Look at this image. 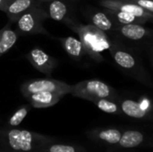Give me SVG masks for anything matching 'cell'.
<instances>
[{"mask_svg":"<svg viewBox=\"0 0 153 152\" xmlns=\"http://www.w3.org/2000/svg\"><path fill=\"white\" fill-rule=\"evenodd\" d=\"M59 40L61 41L65 52L74 59H79L83 55L86 54L84 47L80 39L74 37L69 36L66 38L59 39Z\"/></svg>","mask_w":153,"mask_h":152,"instance_id":"obj_16","label":"cell"},{"mask_svg":"<svg viewBox=\"0 0 153 152\" xmlns=\"http://www.w3.org/2000/svg\"><path fill=\"white\" fill-rule=\"evenodd\" d=\"M71 85L56 80V79H35L30 80L21 86V91L23 96L39 92V91H49L61 94L63 96L69 94Z\"/></svg>","mask_w":153,"mask_h":152,"instance_id":"obj_6","label":"cell"},{"mask_svg":"<svg viewBox=\"0 0 153 152\" xmlns=\"http://www.w3.org/2000/svg\"><path fill=\"white\" fill-rule=\"evenodd\" d=\"M23 97L29 101L30 107L35 108H46L58 103L64 96L55 92L39 91L28 94Z\"/></svg>","mask_w":153,"mask_h":152,"instance_id":"obj_11","label":"cell"},{"mask_svg":"<svg viewBox=\"0 0 153 152\" xmlns=\"http://www.w3.org/2000/svg\"><path fill=\"white\" fill-rule=\"evenodd\" d=\"M100 110L111 114V115H122V111L120 108V105L115 100L108 99H94L91 100Z\"/></svg>","mask_w":153,"mask_h":152,"instance_id":"obj_21","label":"cell"},{"mask_svg":"<svg viewBox=\"0 0 153 152\" xmlns=\"http://www.w3.org/2000/svg\"><path fill=\"white\" fill-rule=\"evenodd\" d=\"M120 108L123 114L134 119H145L149 116V111L143 108L140 102L133 99H124L121 101Z\"/></svg>","mask_w":153,"mask_h":152,"instance_id":"obj_15","label":"cell"},{"mask_svg":"<svg viewBox=\"0 0 153 152\" xmlns=\"http://www.w3.org/2000/svg\"><path fill=\"white\" fill-rule=\"evenodd\" d=\"M109 52L112 56L115 63L121 67L124 71L130 73L131 76L138 79L139 81L146 83L145 73L143 72V67L139 62V59L129 50L117 46L112 42L109 47Z\"/></svg>","mask_w":153,"mask_h":152,"instance_id":"obj_4","label":"cell"},{"mask_svg":"<svg viewBox=\"0 0 153 152\" xmlns=\"http://www.w3.org/2000/svg\"><path fill=\"white\" fill-rule=\"evenodd\" d=\"M69 94L91 101L94 99H108L116 100L117 94L116 90L107 83L99 80H85L71 85Z\"/></svg>","mask_w":153,"mask_h":152,"instance_id":"obj_3","label":"cell"},{"mask_svg":"<svg viewBox=\"0 0 153 152\" xmlns=\"http://www.w3.org/2000/svg\"><path fill=\"white\" fill-rule=\"evenodd\" d=\"M115 31L118 32L123 38L134 41L145 39L152 33L150 29L145 28L143 24L139 23L118 24L115 29Z\"/></svg>","mask_w":153,"mask_h":152,"instance_id":"obj_12","label":"cell"},{"mask_svg":"<svg viewBox=\"0 0 153 152\" xmlns=\"http://www.w3.org/2000/svg\"><path fill=\"white\" fill-rule=\"evenodd\" d=\"M100 4L104 9H112L130 13L137 17L145 20L146 22H151L153 19L152 13L143 10L137 4L125 2L122 0H100Z\"/></svg>","mask_w":153,"mask_h":152,"instance_id":"obj_9","label":"cell"},{"mask_svg":"<svg viewBox=\"0 0 153 152\" xmlns=\"http://www.w3.org/2000/svg\"><path fill=\"white\" fill-rule=\"evenodd\" d=\"M30 109V106H29V105H24V106L20 107L8 119V121L6 123V127L7 128L17 127L26 117Z\"/></svg>","mask_w":153,"mask_h":152,"instance_id":"obj_22","label":"cell"},{"mask_svg":"<svg viewBox=\"0 0 153 152\" xmlns=\"http://www.w3.org/2000/svg\"><path fill=\"white\" fill-rule=\"evenodd\" d=\"M92 24L100 29L102 31H109L115 30L117 26L118 25L109 15L107 12H97L92 14L91 16Z\"/></svg>","mask_w":153,"mask_h":152,"instance_id":"obj_18","label":"cell"},{"mask_svg":"<svg viewBox=\"0 0 153 152\" xmlns=\"http://www.w3.org/2000/svg\"><path fill=\"white\" fill-rule=\"evenodd\" d=\"M39 152H88L81 145L58 142L56 140L44 145Z\"/></svg>","mask_w":153,"mask_h":152,"instance_id":"obj_17","label":"cell"},{"mask_svg":"<svg viewBox=\"0 0 153 152\" xmlns=\"http://www.w3.org/2000/svg\"><path fill=\"white\" fill-rule=\"evenodd\" d=\"M54 137L18 128L0 130V152H39Z\"/></svg>","mask_w":153,"mask_h":152,"instance_id":"obj_1","label":"cell"},{"mask_svg":"<svg viewBox=\"0 0 153 152\" xmlns=\"http://www.w3.org/2000/svg\"><path fill=\"white\" fill-rule=\"evenodd\" d=\"M47 7H44L47 17L56 22H64L68 15L69 7L64 0H50L46 2Z\"/></svg>","mask_w":153,"mask_h":152,"instance_id":"obj_14","label":"cell"},{"mask_svg":"<svg viewBox=\"0 0 153 152\" xmlns=\"http://www.w3.org/2000/svg\"><path fill=\"white\" fill-rule=\"evenodd\" d=\"M64 22L70 29L78 34L85 53L97 62L103 61L100 53L108 50L112 45V41L108 38L106 33L93 24L83 25L75 22L70 18H66Z\"/></svg>","mask_w":153,"mask_h":152,"instance_id":"obj_2","label":"cell"},{"mask_svg":"<svg viewBox=\"0 0 153 152\" xmlns=\"http://www.w3.org/2000/svg\"><path fill=\"white\" fill-rule=\"evenodd\" d=\"M147 137L144 133L139 130H126L122 132L119 142L114 146L116 150H130L145 144Z\"/></svg>","mask_w":153,"mask_h":152,"instance_id":"obj_10","label":"cell"},{"mask_svg":"<svg viewBox=\"0 0 153 152\" xmlns=\"http://www.w3.org/2000/svg\"><path fill=\"white\" fill-rule=\"evenodd\" d=\"M8 23L0 30V56L6 53L17 41L18 36L15 31L11 30Z\"/></svg>","mask_w":153,"mask_h":152,"instance_id":"obj_20","label":"cell"},{"mask_svg":"<svg viewBox=\"0 0 153 152\" xmlns=\"http://www.w3.org/2000/svg\"><path fill=\"white\" fill-rule=\"evenodd\" d=\"M41 4L29 9L17 19L15 22H17L19 32L22 34H48L42 25L43 21L48 17Z\"/></svg>","mask_w":153,"mask_h":152,"instance_id":"obj_5","label":"cell"},{"mask_svg":"<svg viewBox=\"0 0 153 152\" xmlns=\"http://www.w3.org/2000/svg\"><path fill=\"white\" fill-rule=\"evenodd\" d=\"M5 1V3H6V5H7V4H9L10 2H12L13 0H4Z\"/></svg>","mask_w":153,"mask_h":152,"instance_id":"obj_24","label":"cell"},{"mask_svg":"<svg viewBox=\"0 0 153 152\" xmlns=\"http://www.w3.org/2000/svg\"><path fill=\"white\" fill-rule=\"evenodd\" d=\"M69 1H77V0H69Z\"/></svg>","mask_w":153,"mask_h":152,"instance_id":"obj_26","label":"cell"},{"mask_svg":"<svg viewBox=\"0 0 153 152\" xmlns=\"http://www.w3.org/2000/svg\"><path fill=\"white\" fill-rule=\"evenodd\" d=\"M122 130L116 127L96 128L89 131L86 135L93 142L108 147H114L120 140Z\"/></svg>","mask_w":153,"mask_h":152,"instance_id":"obj_8","label":"cell"},{"mask_svg":"<svg viewBox=\"0 0 153 152\" xmlns=\"http://www.w3.org/2000/svg\"><path fill=\"white\" fill-rule=\"evenodd\" d=\"M105 12L108 13V15L117 23V24H128V23H139L144 24L147 22L140 17H137L130 13L112 10V9H105Z\"/></svg>","mask_w":153,"mask_h":152,"instance_id":"obj_19","label":"cell"},{"mask_svg":"<svg viewBox=\"0 0 153 152\" xmlns=\"http://www.w3.org/2000/svg\"><path fill=\"white\" fill-rule=\"evenodd\" d=\"M40 2H42V3H46V2H48V1H50V0H39Z\"/></svg>","mask_w":153,"mask_h":152,"instance_id":"obj_25","label":"cell"},{"mask_svg":"<svg viewBox=\"0 0 153 152\" xmlns=\"http://www.w3.org/2000/svg\"><path fill=\"white\" fill-rule=\"evenodd\" d=\"M41 4L39 0H13L7 4L4 13L11 22H15L23 13Z\"/></svg>","mask_w":153,"mask_h":152,"instance_id":"obj_13","label":"cell"},{"mask_svg":"<svg viewBox=\"0 0 153 152\" xmlns=\"http://www.w3.org/2000/svg\"><path fill=\"white\" fill-rule=\"evenodd\" d=\"M27 60L39 72L50 75L57 65V61L40 48H33L26 55Z\"/></svg>","mask_w":153,"mask_h":152,"instance_id":"obj_7","label":"cell"},{"mask_svg":"<svg viewBox=\"0 0 153 152\" xmlns=\"http://www.w3.org/2000/svg\"><path fill=\"white\" fill-rule=\"evenodd\" d=\"M5 7H6V3H5V1H4V0H0V10H1L2 12L4 13Z\"/></svg>","mask_w":153,"mask_h":152,"instance_id":"obj_23","label":"cell"}]
</instances>
